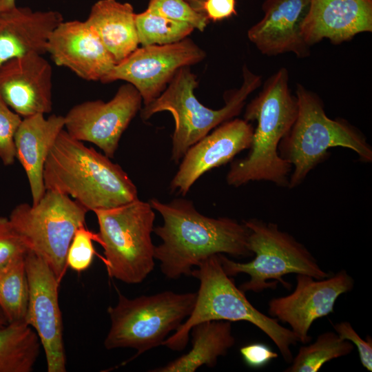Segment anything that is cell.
<instances>
[{
    "label": "cell",
    "instance_id": "cell-1",
    "mask_svg": "<svg viewBox=\"0 0 372 372\" xmlns=\"http://www.w3.org/2000/svg\"><path fill=\"white\" fill-rule=\"evenodd\" d=\"M149 203L163 221L153 229L162 240L155 246L154 258L160 261L167 278L191 276L194 267L214 254L253 256L249 248V229L243 222L206 216L196 210L192 201L183 198L169 203L151 198Z\"/></svg>",
    "mask_w": 372,
    "mask_h": 372
},
{
    "label": "cell",
    "instance_id": "cell-2",
    "mask_svg": "<svg viewBox=\"0 0 372 372\" xmlns=\"http://www.w3.org/2000/svg\"><path fill=\"white\" fill-rule=\"evenodd\" d=\"M297 113V99L289 87L288 70L280 68L247 105L244 119L256 121V127L248 154L230 165L226 176L229 185L238 187L251 181H268L289 187L292 166L280 156L278 148Z\"/></svg>",
    "mask_w": 372,
    "mask_h": 372
},
{
    "label": "cell",
    "instance_id": "cell-3",
    "mask_svg": "<svg viewBox=\"0 0 372 372\" xmlns=\"http://www.w3.org/2000/svg\"><path fill=\"white\" fill-rule=\"evenodd\" d=\"M43 180L45 190L71 196L88 211L138 199L136 185L119 165L74 138L65 129L47 157Z\"/></svg>",
    "mask_w": 372,
    "mask_h": 372
},
{
    "label": "cell",
    "instance_id": "cell-4",
    "mask_svg": "<svg viewBox=\"0 0 372 372\" xmlns=\"http://www.w3.org/2000/svg\"><path fill=\"white\" fill-rule=\"evenodd\" d=\"M218 254L203 260L198 269L192 271L191 276L200 281L194 308L186 320L162 345L174 351L183 350L192 327L203 322L245 321L265 333L276 344L284 360L290 364L293 359L291 347L299 342L298 338L276 318L264 314L252 305L245 293L224 271Z\"/></svg>",
    "mask_w": 372,
    "mask_h": 372
},
{
    "label": "cell",
    "instance_id": "cell-5",
    "mask_svg": "<svg viewBox=\"0 0 372 372\" xmlns=\"http://www.w3.org/2000/svg\"><path fill=\"white\" fill-rule=\"evenodd\" d=\"M296 118L278 148L280 156L292 166L289 188L299 186L327 159L328 149L332 147L350 149L360 161L371 163L372 147L360 131L344 119L329 118L321 99L300 84L296 85Z\"/></svg>",
    "mask_w": 372,
    "mask_h": 372
},
{
    "label": "cell",
    "instance_id": "cell-6",
    "mask_svg": "<svg viewBox=\"0 0 372 372\" xmlns=\"http://www.w3.org/2000/svg\"><path fill=\"white\" fill-rule=\"evenodd\" d=\"M241 86L225 96V105L214 110L196 97L197 76L189 66L180 68L165 90L152 102L141 109V117L148 120L158 112H169L174 120L171 159L178 163L187 150L223 123L237 116L249 94L261 85V76L246 65Z\"/></svg>",
    "mask_w": 372,
    "mask_h": 372
},
{
    "label": "cell",
    "instance_id": "cell-7",
    "mask_svg": "<svg viewBox=\"0 0 372 372\" xmlns=\"http://www.w3.org/2000/svg\"><path fill=\"white\" fill-rule=\"evenodd\" d=\"M242 222L249 229V248L254 255V259L238 262L223 254L218 255L227 276H249V280L238 287L243 292L260 293L267 289H274L278 282L290 289L291 285L283 278L290 273L308 275L316 279L330 276L302 243L280 229L276 223L258 218Z\"/></svg>",
    "mask_w": 372,
    "mask_h": 372
},
{
    "label": "cell",
    "instance_id": "cell-8",
    "mask_svg": "<svg viewBox=\"0 0 372 372\" xmlns=\"http://www.w3.org/2000/svg\"><path fill=\"white\" fill-rule=\"evenodd\" d=\"M98 243L108 275L127 284L142 282L154 268L151 234L155 213L149 202L138 198L104 209H96Z\"/></svg>",
    "mask_w": 372,
    "mask_h": 372
},
{
    "label": "cell",
    "instance_id": "cell-9",
    "mask_svg": "<svg viewBox=\"0 0 372 372\" xmlns=\"http://www.w3.org/2000/svg\"><path fill=\"white\" fill-rule=\"evenodd\" d=\"M196 292L165 291L152 296L128 298L118 291V302L107 308L111 326L104 340L105 349H135V358L162 345L190 315Z\"/></svg>",
    "mask_w": 372,
    "mask_h": 372
},
{
    "label": "cell",
    "instance_id": "cell-10",
    "mask_svg": "<svg viewBox=\"0 0 372 372\" xmlns=\"http://www.w3.org/2000/svg\"><path fill=\"white\" fill-rule=\"evenodd\" d=\"M87 211L68 196L46 190L37 204L21 203L8 218L30 251L48 265L61 282L69 247L77 229L85 225Z\"/></svg>",
    "mask_w": 372,
    "mask_h": 372
},
{
    "label": "cell",
    "instance_id": "cell-11",
    "mask_svg": "<svg viewBox=\"0 0 372 372\" xmlns=\"http://www.w3.org/2000/svg\"><path fill=\"white\" fill-rule=\"evenodd\" d=\"M205 57V51L188 38L170 44L142 46L118 62L101 82L122 80L130 83L147 105L165 90L180 68L190 67Z\"/></svg>",
    "mask_w": 372,
    "mask_h": 372
},
{
    "label": "cell",
    "instance_id": "cell-12",
    "mask_svg": "<svg viewBox=\"0 0 372 372\" xmlns=\"http://www.w3.org/2000/svg\"><path fill=\"white\" fill-rule=\"evenodd\" d=\"M28 302L25 323L37 333L48 372L66 371L63 319L59 303L60 282L48 265L30 251L25 257Z\"/></svg>",
    "mask_w": 372,
    "mask_h": 372
},
{
    "label": "cell",
    "instance_id": "cell-13",
    "mask_svg": "<svg viewBox=\"0 0 372 372\" xmlns=\"http://www.w3.org/2000/svg\"><path fill=\"white\" fill-rule=\"evenodd\" d=\"M142 101L138 90L127 83L109 101H87L73 106L64 116L65 130L74 138L94 144L113 158Z\"/></svg>",
    "mask_w": 372,
    "mask_h": 372
},
{
    "label": "cell",
    "instance_id": "cell-14",
    "mask_svg": "<svg viewBox=\"0 0 372 372\" xmlns=\"http://www.w3.org/2000/svg\"><path fill=\"white\" fill-rule=\"evenodd\" d=\"M296 280L293 292L269 300L268 315L288 324L299 342L304 344L311 341L309 333L313 322L333 313L339 296L351 291L355 282L344 269L322 279L296 274Z\"/></svg>",
    "mask_w": 372,
    "mask_h": 372
},
{
    "label": "cell",
    "instance_id": "cell-15",
    "mask_svg": "<svg viewBox=\"0 0 372 372\" xmlns=\"http://www.w3.org/2000/svg\"><path fill=\"white\" fill-rule=\"evenodd\" d=\"M253 132L251 124L245 119L232 118L217 126L187 150L169 184L171 192L186 195L205 172L249 149Z\"/></svg>",
    "mask_w": 372,
    "mask_h": 372
},
{
    "label": "cell",
    "instance_id": "cell-16",
    "mask_svg": "<svg viewBox=\"0 0 372 372\" xmlns=\"http://www.w3.org/2000/svg\"><path fill=\"white\" fill-rule=\"evenodd\" d=\"M46 53L86 81L101 82L117 63L85 21H63L51 33Z\"/></svg>",
    "mask_w": 372,
    "mask_h": 372
},
{
    "label": "cell",
    "instance_id": "cell-17",
    "mask_svg": "<svg viewBox=\"0 0 372 372\" xmlns=\"http://www.w3.org/2000/svg\"><path fill=\"white\" fill-rule=\"evenodd\" d=\"M0 99L25 118L52 110V69L41 54L10 60L0 66Z\"/></svg>",
    "mask_w": 372,
    "mask_h": 372
},
{
    "label": "cell",
    "instance_id": "cell-18",
    "mask_svg": "<svg viewBox=\"0 0 372 372\" xmlns=\"http://www.w3.org/2000/svg\"><path fill=\"white\" fill-rule=\"evenodd\" d=\"M309 4L310 0H265L263 17L249 29V39L267 56L291 52L298 58L309 56L302 25Z\"/></svg>",
    "mask_w": 372,
    "mask_h": 372
},
{
    "label": "cell",
    "instance_id": "cell-19",
    "mask_svg": "<svg viewBox=\"0 0 372 372\" xmlns=\"http://www.w3.org/2000/svg\"><path fill=\"white\" fill-rule=\"evenodd\" d=\"M372 31V0H310L302 25L306 43L327 39L333 44Z\"/></svg>",
    "mask_w": 372,
    "mask_h": 372
},
{
    "label": "cell",
    "instance_id": "cell-20",
    "mask_svg": "<svg viewBox=\"0 0 372 372\" xmlns=\"http://www.w3.org/2000/svg\"><path fill=\"white\" fill-rule=\"evenodd\" d=\"M63 21L56 10L16 6L0 12V66L16 58L43 55L51 33Z\"/></svg>",
    "mask_w": 372,
    "mask_h": 372
},
{
    "label": "cell",
    "instance_id": "cell-21",
    "mask_svg": "<svg viewBox=\"0 0 372 372\" xmlns=\"http://www.w3.org/2000/svg\"><path fill=\"white\" fill-rule=\"evenodd\" d=\"M65 128V118L38 114L23 118L14 136L16 158L22 165L30 185L32 205L37 204L45 188L43 170L47 157L59 134Z\"/></svg>",
    "mask_w": 372,
    "mask_h": 372
},
{
    "label": "cell",
    "instance_id": "cell-22",
    "mask_svg": "<svg viewBox=\"0 0 372 372\" xmlns=\"http://www.w3.org/2000/svg\"><path fill=\"white\" fill-rule=\"evenodd\" d=\"M135 17L129 3L99 0L91 7L85 21L118 63L138 48Z\"/></svg>",
    "mask_w": 372,
    "mask_h": 372
},
{
    "label": "cell",
    "instance_id": "cell-23",
    "mask_svg": "<svg viewBox=\"0 0 372 372\" xmlns=\"http://www.w3.org/2000/svg\"><path fill=\"white\" fill-rule=\"evenodd\" d=\"M192 347L187 353L152 372H194L201 366L214 367L218 358L225 355L234 345L231 323L211 320L199 323L191 329Z\"/></svg>",
    "mask_w": 372,
    "mask_h": 372
},
{
    "label": "cell",
    "instance_id": "cell-24",
    "mask_svg": "<svg viewBox=\"0 0 372 372\" xmlns=\"http://www.w3.org/2000/svg\"><path fill=\"white\" fill-rule=\"evenodd\" d=\"M41 347L36 331L25 322L0 327V372H31Z\"/></svg>",
    "mask_w": 372,
    "mask_h": 372
},
{
    "label": "cell",
    "instance_id": "cell-25",
    "mask_svg": "<svg viewBox=\"0 0 372 372\" xmlns=\"http://www.w3.org/2000/svg\"><path fill=\"white\" fill-rule=\"evenodd\" d=\"M25 257L0 266V309L8 323L25 322L29 295Z\"/></svg>",
    "mask_w": 372,
    "mask_h": 372
},
{
    "label": "cell",
    "instance_id": "cell-26",
    "mask_svg": "<svg viewBox=\"0 0 372 372\" xmlns=\"http://www.w3.org/2000/svg\"><path fill=\"white\" fill-rule=\"evenodd\" d=\"M353 350V344L341 339L333 331L320 334L316 341L302 346L285 372H316L327 362L345 356Z\"/></svg>",
    "mask_w": 372,
    "mask_h": 372
},
{
    "label": "cell",
    "instance_id": "cell-27",
    "mask_svg": "<svg viewBox=\"0 0 372 372\" xmlns=\"http://www.w3.org/2000/svg\"><path fill=\"white\" fill-rule=\"evenodd\" d=\"M135 21L138 42L142 46L176 43L187 38L194 30L187 23L147 10L136 14Z\"/></svg>",
    "mask_w": 372,
    "mask_h": 372
},
{
    "label": "cell",
    "instance_id": "cell-28",
    "mask_svg": "<svg viewBox=\"0 0 372 372\" xmlns=\"http://www.w3.org/2000/svg\"><path fill=\"white\" fill-rule=\"evenodd\" d=\"M147 11L177 21L187 23L194 29L204 31L207 21L205 14L185 0H149Z\"/></svg>",
    "mask_w": 372,
    "mask_h": 372
},
{
    "label": "cell",
    "instance_id": "cell-29",
    "mask_svg": "<svg viewBox=\"0 0 372 372\" xmlns=\"http://www.w3.org/2000/svg\"><path fill=\"white\" fill-rule=\"evenodd\" d=\"M98 234L87 229L85 225L76 231L69 247L66 262L68 267L81 272L91 265L96 251L93 241L98 242Z\"/></svg>",
    "mask_w": 372,
    "mask_h": 372
},
{
    "label": "cell",
    "instance_id": "cell-30",
    "mask_svg": "<svg viewBox=\"0 0 372 372\" xmlns=\"http://www.w3.org/2000/svg\"><path fill=\"white\" fill-rule=\"evenodd\" d=\"M22 119L0 99V159L6 166L16 159L14 136Z\"/></svg>",
    "mask_w": 372,
    "mask_h": 372
},
{
    "label": "cell",
    "instance_id": "cell-31",
    "mask_svg": "<svg viewBox=\"0 0 372 372\" xmlns=\"http://www.w3.org/2000/svg\"><path fill=\"white\" fill-rule=\"evenodd\" d=\"M30 249L12 226L9 218L0 216V266L25 256Z\"/></svg>",
    "mask_w": 372,
    "mask_h": 372
},
{
    "label": "cell",
    "instance_id": "cell-32",
    "mask_svg": "<svg viewBox=\"0 0 372 372\" xmlns=\"http://www.w3.org/2000/svg\"><path fill=\"white\" fill-rule=\"evenodd\" d=\"M335 333L342 340L350 341L358 351L359 358L363 367L367 371H372V340L367 336L363 340L355 331L351 323L347 321L340 322L333 325Z\"/></svg>",
    "mask_w": 372,
    "mask_h": 372
},
{
    "label": "cell",
    "instance_id": "cell-33",
    "mask_svg": "<svg viewBox=\"0 0 372 372\" xmlns=\"http://www.w3.org/2000/svg\"><path fill=\"white\" fill-rule=\"evenodd\" d=\"M240 353L244 362L249 367L258 369L269 364L278 357L268 345L255 342L243 346L240 349Z\"/></svg>",
    "mask_w": 372,
    "mask_h": 372
},
{
    "label": "cell",
    "instance_id": "cell-34",
    "mask_svg": "<svg viewBox=\"0 0 372 372\" xmlns=\"http://www.w3.org/2000/svg\"><path fill=\"white\" fill-rule=\"evenodd\" d=\"M238 0H205L201 11L208 20L219 21L236 14V4Z\"/></svg>",
    "mask_w": 372,
    "mask_h": 372
},
{
    "label": "cell",
    "instance_id": "cell-35",
    "mask_svg": "<svg viewBox=\"0 0 372 372\" xmlns=\"http://www.w3.org/2000/svg\"><path fill=\"white\" fill-rule=\"evenodd\" d=\"M16 6L15 0H0V12L11 9Z\"/></svg>",
    "mask_w": 372,
    "mask_h": 372
},
{
    "label": "cell",
    "instance_id": "cell-36",
    "mask_svg": "<svg viewBox=\"0 0 372 372\" xmlns=\"http://www.w3.org/2000/svg\"><path fill=\"white\" fill-rule=\"evenodd\" d=\"M187 3H189L192 7L198 10V11H201V7L203 5V3L205 0H185Z\"/></svg>",
    "mask_w": 372,
    "mask_h": 372
},
{
    "label": "cell",
    "instance_id": "cell-37",
    "mask_svg": "<svg viewBox=\"0 0 372 372\" xmlns=\"http://www.w3.org/2000/svg\"><path fill=\"white\" fill-rule=\"evenodd\" d=\"M8 323V322L5 316L3 315L2 311L0 309V327L6 325Z\"/></svg>",
    "mask_w": 372,
    "mask_h": 372
}]
</instances>
